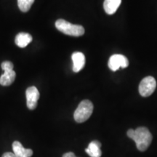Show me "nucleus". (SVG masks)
Returning <instances> with one entry per match:
<instances>
[{
    "mask_svg": "<svg viewBox=\"0 0 157 157\" xmlns=\"http://www.w3.org/2000/svg\"><path fill=\"white\" fill-rule=\"evenodd\" d=\"M132 140L136 143L137 148L140 151H144L150 146L152 141V135L146 127H140L135 129Z\"/></svg>",
    "mask_w": 157,
    "mask_h": 157,
    "instance_id": "obj_1",
    "label": "nucleus"
},
{
    "mask_svg": "<svg viewBox=\"0 0 157 157\" xmlns=\"http://www.w3.org/2000/svg\"><path fill=\"white\" fill-rule=\"evenodd\" d=\"M56 27L63 34L72 36H81L84 34V29L80 25L72 24L63 19L56 21Z\"/></svg>",
    "mask_w": 157,
    "mask_h": 157,
    "instance_id": "obj_2",
    "label": "nucleus"
},
{
    "mask_svg": "<svg viewBox=\"0 0 157 157\" xmlns=\"http://www.w3.org/2000/svg\"><path fill=\"white\" fill-rule=\"evenodd\" d=\"M93 112V104L89 100H84L78 104L74 114V120L78 123L87 121Z\"/></svg>",
    "mask_w": 157,
    "mask_h": 157,
    "instance_id": "obj_3",
    "label": "nucleus"
},
{
    "mask_svg": "<svg viewBox=\"0 0 157 157\" xmlns=\"http://www.w3.org/2000/svg\"><path fill=\"white\" fill-rule=\"evenodd\" d=\"M156 87V82L153 76H147L141 81L139 85V93L143 97L152 95Z\"/></svg>",
    "mask_w": 157,
    "mask_h": 157,
    "instance_id": "obj_4",
    "label": "nucleus"
},
{
    "mask_svg": "<svg viewBox=\"0 0 157 157\" xmlns=\"http://www.w3.org/2000/svg\"><path fill=\"white\" fill-rule=\"evenodd\" d=\"M109 67L113 71L119 70L120 68H127L129 66V61L124 56L119 54L113 55L109 60Z\"/></svg>",
    "mask_w": 157,
    "mask_h": 157,
    "instance_id": "obj_5",
    "label": "nucleus"
},
{
    "mask_svg": "<svg viewBox=\"0 0 157 157\" xmlns=\"http://www.w3.org/2000/svg\"><path fill=\"white\" fill-rule=\"evenodd\" d=\"M27 107L30 110H34L37 106V103L39 99V93L37 88L34 86L29 87L25 92Z\"/></svg>",
    "mask_w": 157,
    "mask_h": 157,
    "instance_id": "obj_6",
    "label": "nucleus"
},
{
    "mask_svg": "<svg viewBox=\"0 0 157 157\" xmlns=\"http://www.w3.org/2000/svg\"><path fill=\"white\" fill-rule=\"evenodd\" d=\"M73 61V71L75 73L79 72L82 70L85 65V57L81 52H75L71 56Z\"/></svg>",
    "mask_w": 157,
    "mask_h": 157,
    "instance_id": "obj_7",
    "label": "nucleus"
},
{
    "mask_svg": "<svg viewBox=\"0 0 157 157\" xmlns=\"http://www.w3.org/2000/svg\"><path fill=\"white\" fill-rule=\"evenodd\" d=\"M13 150L16 157H31L33 155V151L31 149H25L19 141L13 142Z\"/></svg>",
    "mask_w": 157,
    "mask_h": 157,
    "instance_id": "obj_8",
    "label": "nucleus"
},
{
    "mask_svg": "<svg viewBox=\"0 0 157 157\" xmlns=\"http://www.w3.org/2000/svg\"><path fill=\"white\" fill-rule=\"evenodd\" d=\"M101 147V143L99 141L93 140L85 149V151L90 157H101L102 155Z\"/></svg>",
    "mask_w": 157,
    "mask_h": 157,
    "instance_id": "obj_9",
    "label": "nucleus"
},
{
    "mask_svg": "<svg viewBox=\"0 0 157 157\" xmlns=\"http://www.w3.org/2000/svg\"><path fill=\"white\" fill-rule=\"evenodd\" d=\"M16 74L14 70L4 71V74L0 76V84L2 86L11 85L15 81Z\"/></svg>",
    "mask_w": 157,
    "mask_h": 157,
    "instance_id": "obj_10",
    "label": "nucleus"
},
{
    "mask_svg": "<svg viewBox=\"0 0 157 157\" xmlns=\"http://www.w3.org/2000/svg\"><path fill=\"white\" fill-rule=\"evenodd\" d=\"M121 0H105L103 7L108 15H113L120 6Z\"/></svg>",
    "mask_w": 157,
    "mask_h": 157,
    "instance_id": "obj_11",
    "label": "nucleus"
},
{
    "mask_svg": "<svg viewBox=\"0 0 157 157\" xmlns=\"http://www.w3.org/2000/svg\"><path fill=\"white\" fill-rule=\"evenodd\" d=\"M32 36L31 34H28V33L21 32L19 33L15 37V44L19 48H24L32 42Z\"/></svg>",
    "mask_w": 157,
    "mask_h": 157,
    "instance_id": "obj_12",
    "label": "nucleus"
},
{
    "mask_svg": "<svg viewBox=\"0 0 157 157\" xmlns=\"http://www.w3.org/2000/svg\"><path fill=\"white\" fill-rule=\"evenodd\" d=\"M34 0H17V5L19 9L23 13H26L31 9Z\"/></svg>",
    "mask_w": 157,
    "mask_h": 157,
    "instance_id": "obj_13",
    "label": "nucleus"
},
{
    "mask_svg": "<svg viewBox=\"0 0 157 157\" xmlns=\"http://www.w3.org/2000/svg\"><path fill=\"white\" fill-rule=\"evenodd\" d=\"M1 67L3 71L13 70V64L10 61H4L1 64Z\"/></svg>",
    "mask_w": 157,
    "mask_h": 157,
    "instance_id": "obj_14",
    "label": "nucleus"
},
{
    "mask_svg": "<svg viewBox=\"0 0 157 157\" xmlns=\"http://www.w3.org/2000/svg\"><path fill=\"white\" fill-rule=\"evenodd\" d=\"M134 133H135V130H134V129H129L128 131H127V136H128V137H129V138L132 139V137H133V136H134Z\"/></svg>",
    "mask_w": 157,
    "mask_h": 157,
    "instance_id": "obj_15",
    "label": "nucleus"
},
{
    "mask_svg": "<svg viewBox=\"0 0 157 157\" xmlns=\"http://www.w3.org/2000/svg\"><path fill=\"white\" fill-rule=\"evenodd\" d=\"M2 157H16L13 153L11 152H6L2 155Z\"/></svg>",
    "mask_w": 157,
    "mask_h": 157,
    "instance_id": "obj_16",
    "label": "nucleus"
},
{
    "mask_svg": "<svg viewBox=\"0 0 157 157\" xmlns=\"http://www.w3.org/2000/svg\"><path fill=\"white\" fill-rule=\"evenodd\" d=\"M75 154L73 152H68L63 155V157H75Z\"/></svg>",
    "mask_w": 157,
    "mask_h": 157,
    "instance_id": "obj_17",
    "label": "nucleus"
},
{
    "mask_svg": "<svg viewBox=\"0 0 157 157\" xmlns=\"http://www.w3.org/2000/svg\"><path fill=\"white\" fill-rule=\"evenodd\" d=\"M75 157H76V156H75Z\"/></svg>",
    "mask_w": 157,
    "mask_h": 157,
    "instance_id": "obj_18",
    "label": "nucleus"
}]
</instances>
